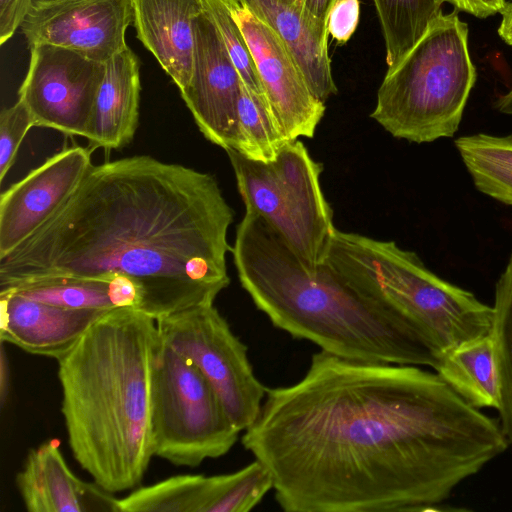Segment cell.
<instances>
[{
    "mask_svg": "<svg viewBox=\"0 0 512 512\" xmlns=\"http://www.w3.org/2000/svg\"><path fill=\"white\" fill-rule=\"evenodd\" d=\"M242 445L286 512L437 511L509 446L500 421L434 371L320 350L267 389Z\"/></svg>",
    "mask_w": 512,
    "mask_h": 512,
    "instance_id": "obj_1",
    "label": "cell"
},
{
    "mask_svg": "<svg viewBox=\"0 0 512 512\" xmlns=\"http://www.w3.org/2000/svg\"><path fill=\"white\" fill-rule=\"evenodd\" d=\"M233 220L209 173L148 155L92 165L60 208L0 259V292L121 275L139 284L140 311L156 321L214 304L230 284Z\"/></svg>",
    "mask_w": 512,
    "mask_h": 512,
    "instance_id": "obj_2",
    "label": "cell"
},
{
    "mask_svg": "<svg viewBox=\"0 0 512 512\" xmlns=\"http://www.w3.org/2000/svg\"><path fill=\"white\" fill-rule=\"evenodd\" d=\"M242 288L277 328L338 357L434 369L439 358L401 314L326 262L306 264L257 214L246 211L231 249Z\"/></svg>",
    "mask_w": 512,
    "mask_h": 512,
    "instance_id": "obj_3",
    "label": "cell"
},
{
    "mask_svg": "<svg viewBox=\"0 0 512 512\" xmlns=\"http://www.w3.org/2000/svg\"><path fill=\"white\" fill-rule=\"evenodd\" d=\"M158 337L155 319L135 308H117L57 359L70 449L110 493L137 486L154 456L150 371Z\"/></svg>",
    "mask_w": 512,
    "mask_h": 512,
    "instance_id": "obj_4",
    "label": "cell"
},
{
    "mask_svg": "<svg viewBox=\"0 0 512 512\" xmlns=\"http://www.w3.org/2000/svg\"><path fill=\"white\" fill-rule=\"evenodd\" d=\"M325 262L359 291L407 319L439 361L491 331L492 306L434 274L416 253L394 241L336 229Z\"/></svg>",
    "mask_w": 512,
    "mask_h": 512,
    "instance_id": "obj_5",
    "label": "cell"
},
{
    "mask_svg": "<svg viewBox=\"0 0 512 512\" xmlns=\"http://www.w3.org/2000/svg\"><path fill=\"white\" fill-rule=\"evenodd\" d=\"M475 81L468 26L458 10L442 13L415 46L387 69L370 116L393 137L409 142L452 137Z\"/></svg>",
    "mask_w": 512,
    "mask_h": 512,
    "instance_id": "obj_6",
    "label": "cell"
},
{
    "mask_svg": "<svg viewBox=\"0 0 512 512\" xmlns=\"http://www.w3.org/2000/svg\"><path fill=\"white\" fill-rule=\"evenodd\" d=\"M246 211L260 216L306 264L325 263L336 230L321 185L323 165L298 140L271 162L225 150Z\"/></svg>",
    "mask_w": 512,
    "mask_h": 512,
    "instance_id": "obj_7",
    "label": "cell"
},
{
    "mask_svg": "<svg viewBox=\"0 0 512 512\" xmlns=\"http://www.w3.org/2000/svg\"><path fill=\"white\" fill-rule=\"evenodd\" d=\"M150 432L154 456L187 467L225 455L240 434L203 373L160 333L150 371Z\"/></svg>",
    "mask_w": 512,
    "mask_h": 512,
    "instance_id": "obj_8",
    "label": "cell"
},
{
    "mask_svg": "<svg viewBox=\"0 0 512 512\" xmlns=\"http://www.w3.org/2000/svg\"><path fill=\"white\" fill-rule=\"evenodd\" d=\"M156 323L161 337L203 373L234 426L246 430L257 418L267 388L254 374L246 345L214 304L187 308Z\"/></svg>",
    "mask_w": 512,
    "mask_h": 512,
    "instance_id": "obj_9",
    "label": "cell"
},
{
    "mask_svg": "<svg viewBox=\"0 0 512 512\" xmlns=\"http://www.w3.org/2000/svg\"><path fill=\"white\" fill-rule=\"evenodd\" d=\"M29 49V67L18 99L28 108L35 127L86 138L105 63L49 44Z\"/></svg>",
    "mask_w": 512,
    "mask_h": 512,
    "instance_id": "obj_10",
    "label": "cell"
},
{
    "mask_svg": "<svg viewBox=\"0 0 512 512\" xmlns=\"http://www.w3.org/2000/svg\"><path fill=\"white\" fill-rule=\"evenodd\" d=\"M246 42L264 96L290 141L312 138L325 103L310 90L292 54L277 34L239 0H225Z\"/></svg>",
    "mask_w": 512,
    "mask_h": 512,
    "instance_id": "obj_11",
    "label": "cell"
},
{
    "mask_svg": "<svg viewBox=\"0 0 512 512\" xmlns=\"http://www.w3.org/2000/svg\"><path fill=\"white\" fill-rule=\"evenodd\" d=\"M132 0H34L20 26L28 47L49 44L106 63L127 46Z\"/></svg>",
    "mask_w": 512,
    "mask_h": 512,
    "instance_id": "obj_12",
    "label": "cell"
},
{
    "mask_svg": "<svg viewBox=\"0 0 512 512\" xmlns=\"http://www.w3.org/2000/svg\"><path fill=\"white\" fill-rule=\"evenodd\" d=\"M241 83L213 22L203 11L195 21L192 75L180 93L203 136L224 150L235 146Z\"/></svg>",
    "mask_w": 512,
    "mask_h": 512,
    "instance_id": "obj_13",
    "label": "cell"
},
{
    "mask_svg": "<svg viewBox=\"0 0 512 512\" xmlns=\"http://www.w3.org/2000/svg\"><path fill=\"white\" fill-rule=\"evenodd\" d=\"M91 150L57 152L0 196V259L43 225L69 198L92 167Z\"/></svg>",
    "mask_w": 512,
    "mask_h": 512,
    "instance_id": "obj_14",
    "label": "cell"
},
{
    "mask_svg": "<svg viewBox=\"0 0 512 512\" xmlns=\"http://www.w3.org/2000/svg\"><path fill=\"white\" fill-rule=\"evenodd\" d=\"M16 485L29 512H119L117 498L69 469L55 439L29 450Z\"/></svg>",
    "mask_w": 512,
    "mask_h": 512,
    "instance_id": "obj_15",
    "label": "cell"
},
{
    "mask_svg": "<svg viewBox=\"0 0 512 512\" xmlns=\"http://www.w3.org/2000/svg\"><path fill=\"white\" fill-rule=\"evenodd\" d=\"M0 340L40 356L65 355L111 310L72 309L34 301L15 293H0Z\"/></svg>",
    "mask_w": 512,
    "mask_h": 512,
    "instance_id": "obj_16",
    "label": "cell"
},
{
    "mask_svg": "<svg viewBox=\"0 0 512 512\" xmlns=\"http://www.w3.org/2000/svg\"><path fill=\"white\" fill-rule=\"evenodd\" d=\"M137 38L154 55L180 91L192 75L195 21L202 0H132Z\"/></svg>",
    "mask_w": 512,
    "mask_h": 512,
    "instance_id": "obj_17",
    "label": "cell"
},
{
    "mask_svg": "<svg viewBox=\"0 0 512 512\" xmlns=\"http://www.w3.org/2000/svg\"><path fill=\"white\" fill-rule=\"evenodd\" d=\"M239 1L277 34L318 99L325 103L337 93L328 54L327 23L284 0Z\"/></svg>",
    "mask_w": 512,
    "mask_h": 512,
    "instance_id": "obj_18",
    "label": "cell"
},
{
    "mask_svg": "<svg viewBox=\"0 0 512 512\" xmlns=\"http://www.w3.org/2000/svg\"><path fill=\"white\" fill-rule=\"evenodd\" d=\"M140 63L126 47L105 63L86 139L88 148L119 149L129 144L139 121Z\"/></svg>",
    "mask_w": 512,
    "mask_h": 512,
    "instance_id": "obj_19",
    "label": "cell"
},
{
    "mask_svg": "<svg viewBox=\"0 0 512 512\" xmlns=\"http://www.w3.org/2000/svg\"><path fill=\"white\" fill-rule=\"evenodd\" d=\"M434 371L470 406L499 407V380L490 333L448 351Z\"/></svg>",
    "mask_w": 512,
    "mask_h": 512,
    "instance_id": "obj_20",
    "label": "cell"
},
{
    "mask_svg": "<svg viewBox=\"0 0 512 512\" xmlns=\"http://www.w3.org/2000/svg\"><path fill=\"white\" fill-rule=\"evenodd\" d=\"M0 293H15L34 301L72 309L135 308L140 311L143 302L139 284L121 275L110 280L57 279Z\"/></svg>",
    "mask_w": 512,
    "mask_h": 512,
    "instance_id": "obj_21",
    "label": "cell"
},
{
    "mask_svg": "<svg viewBox=\"0 0 512 512\" xmlns=\"http://www.w3.org/2000/svg\"><path fill=\"white\" fill-rule=\"evenodd\" d=\"M455 146L475 187L504 204L512 205V133H478L456 139Z\"/></svg>",
    "mask_w": 512,
    "mask_h": 512,
    "instance_id": "obj_22",
    "label": "cell"
},
{
    "mask_svg": "<svg viewBox=\"0 0 512 512\" xmlns=\"http://www.w3.org/2000/svg\"><path fill=\"white\" fill-rule=\"evenodd\" d=\"M380 21L388 69L422 38L451 0H373Z\"/></svg>",
    "mask_w": 512,
    "mask_h": 512,
    "instance_id": "obj_23",
    "label": "cell"
},
{
    "mask_svg": "<svg viewBox=\"0 0 512 512\" xmlns=\"http://www.w3.org/2000/svg\"><path fill=\"white\" fill-rule=\"evenodd\" d=\"M290 142L273 116L267 100L252 92L242 82L233 149L248 159L271 162Z\"/></svg>",
    "mask_w": 512,
    "mask_h": 512,
    "instance_id": "obj_24",
    "label": "cell"
},
{
    "mask_svg": "<svg viewBox=\"0 0 512 512\" xmlns=\"http://www.w3.org/2000/svg\"><path fill=\"white\" fill-rule=\"evenodd\" d=\"M490 336L499 380V421L512 445V254L495 288Z\"/></svg>",
    "mask_w": 512,
    "mask_h": 512,
    "instance_id": "obj_25",
    "label": "cell"
},
{
    "mask_svg": "<svg viewBox=\"0 0 512 512\" xmlns=\"http://www.w3.org/2000/svg\"><path fill=\"white\" fill-rule=\"evenodd\" d=\"M202 3L205 13L213 22L242 82L252 92L265 98L247 42L226 1L202 0Z\"/></svg>",
    "mask_w": 512,
    "mask_h": 512,
    "instance_id": "obj_26",
    "label": "cell"
},
{
    "mask_svg": "<svg viewBox=\"0 0 512 512\" xmlns=\"http://www.w3.org/2000/svg\"><path fill=\"white\" fill-rule=\"evenodd\" d=\"M32 127H35L32 116L21 100L1 111L0 182L13 166L19 147Z\"/></svg>",
    "mask_w": 512,
    "mask_h": 512,
    "instance_id": "obj_27",
    "label": "cell"
},
{
    "mask_svg": "<svg viewBox=\"0 0 512 512\" xmlns=\"http://www.w3.org/2000/svg\"><path fill=\"white\" fill-rule=\"evenodd\" d=\"M360 15L359 0H334L327 15V31L338 44L355 32Z\"/></svg>",
    "mask_w": 512,
    "mask_h": 512,
    "instance_id": "obj_28",
    "label": "cell"
},
{
    "mask_svg": "<svg viewBox=\"0 0 512 512\" xmlns=\"http://www.w3.org/2000/svg\"><path fill=\"white\" fill-rule=\"evenodd\" d=\"M34 0H0V44L7 42L22 24Z\"/></svg>",
    "mask_w": 512,
    "mask_h": 512,
    "instance_id": "obj_29",
    "label": "cell"
},
{
    "mask_svg": "<svg viewBox=\"0 0 512 512\" xmlns=\"http://www.w3.org/2000/svg\"><path fill=\"white\" fill-rule=\"evenodd\" d=\"M506 0H451V4L458 11H464L477 18H487L500 13Z\"/></svg>",
    "mask_w": 512,
    "mask_h": 512,
    "instance_id": "obj_30",
    "label": "cell"
},
{
    "mask_svg": "<svg viewBox=\"0 0 512 512\" xmlns=\"http://www.w3.org/2000/svg\"><path fill=\"white\" fill-rule=\"evenodd\" d=\"M4 343L1 341L0 352V403L3 408L9 394L10 386V368L8 356L5 351Z\"/></svg>",
    "mask_w": 512,
    "mask_h": 512,
    "instance_id": "obj_31",
    "label": "cell"
},
{
    "mask_svg": "<svg viewBox=\"0 0 512 512\" xmlns=\"http://www.w3.org/2000/svg\"><path fill=\"white\" fill-rule=\"evenodd\" d=\"M334 0H304L303 9L315 19L327 23V15Z\"/></svg>",
    "mask_w": 512,
    "mask_h": 512,
    "instance_id": "obj_32",
    "label": "cell"
},
{
    "mask_svg": "<svg viewBox=\"0 0 512 512\" xmlns=\"http://www.w3.org/2000/svg\"><path fill=\"white\" fill-rule=\"evenodd\" d=\"M500 13L502 20L498 34L505 43L512 46V2H506Z\"/></svg>",
    "mask_w": 512,
    "mask_h": 512,
    "instance_id": "obj_33",
    "label": "cell"
},
{
    "mask_svg": "<svg viewBox=\"0 0 512 512\" xmlns=\"http://www.w3.org/2000/svg\"><path fill=\"white\" fill-rule=\"evenodd\" d=\"M496 108L504 114L512 115V89L498 98Z\"/></svg>",
    "mask_w": 512,
    "mask_h": 512,
    "instance_id": "obj_34",
    "label": "cell"
},
{
    "mask_svg": "<svg viewBox=\"0 0 512 512\" xmlns=\"http://www.w3.org/2000/svg\"><path fill=\"white\" fill-rule=\"evenodd\" d=\"M284 1H286L287 3L293 4L295 6H298V7H303V2H304V0H284Z\"/></svg>",
    "mask_w": 512,
    "mask_h": 512,
    "instance_id": "obj_35",
    "label": "cell"
}]
</instances>
